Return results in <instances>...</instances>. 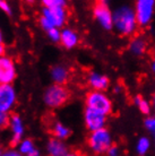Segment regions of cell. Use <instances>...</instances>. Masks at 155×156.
<instances>
[{"label": "cell", "instance_id": "6da1fadb", "mask_svg": "<svg viewBox=\"0 0 155 156\" xmlns=\"http://www.w3.org/2000/svg\"><path fill=\"white\" fill-rule=\"evenodd\" d=\"M113 28L120 35H134L138 28L135 9L129 5H122L113 12Z\"/></svg>", "mask_w": 155, "mask_h": 156}, {"label": "cell", "instance_id": "7a4b0ae2", "mask_svg": "<svg viewBox=\"0 0 155 156\" xmlns=\"http://www.w3.org/2000/svg\"><path fill=\"white\" fill-rule=\"evenodd\" d=\"M113 145L111 133L106 128L100 129L89 133L87 137V146L93 152L94 155L106 154L110 147Z\"/></svg>", "mask_w": 155, "mask_h": 156}, {"label": "cell", "instance_id": "3957f363", "mask_svg": "<svg viewBox=\"0 0 155 156\" xmlns=\"http://www.w3.org/2000/svg\"><path fill=\"white\" fill-rule=\"evenodd\" d=\"M86 109H91L108 117L112 112V101L104 92L91 90L85 98Z\"/></svg>", "mask_w": 155, "mask_h": 156}, {"label": "cell", "instance_id": "277c9868", "mask_svg": "<svg viewBox=\"0 0 155 156\" xmlns=\"http://www.w3.org/2000/svg\"><path fill=\"white\" fill-rule=\"evenodd\" d=\"M70 98V92L68 88H66L63 85H54L50 86L45 93H44V102L49 108L56 109V108H60Z\"/></svg>", "mask_w": 155, "mask_h": 156}, {"label": "cell", "instance_id": "5b68a950", "mask_svg": "<svg viewBox=\"0 0 155 156\" xmlns=\"http://www.w3.org/2000/svg\"><path fill=\"white\" fill-rule=\"evenodd\" d=\"M134 9H135L138 26L146 27L154 18L155 1L154 0H137Z\"/></svg>", "mask_w": 155, "mask_h": 156}, {"label": "cell", "instance_id": "8992f818", "mask_svg": "<svg viewBox=\"0 0 155 156\" xmlns=\"http://www.w3.org/2000/svg\"><path fill=\"white\" fill-rule=\"evenodd\" d=\"M93 16L104 30L110 31L113 28V12L106 1H97L94 5Z\"/></svg>", "mask_w": 155, "mask_h": 156}, {"label": "cell", "instance_id": "52a82bcc", "mask_svg": "<svg viewBox=\"0 0 155 156\" xmlns=\"http://www.w3.org/2000/svg\"><path fill=\"white\" fill-rule=\"evenodd\" d=\"M16 77L14 60L9 57H0V85H10Z\"/></svg>", "mask_w": 155, "mask_h": 156}, {"label": "cell", "instance_id": "ba28073f", "mask_svg": "<svg viewBox=\"0 0 155 156\" xmlns=\"http://www.w3.org/2000/svg\"><path fill=\"white\" fill-rule=\"evenodd\" d=\"M84 121H85L86 128L91 133L105 128L106 123V117L103 114L99 113L96 111H93L91 109H85L84 112Z\"/></svg>", "mask_w": 155, "mask_h": 156}, {"label": "cell", "instance_id": "9c48e42d", "mask_svg": "<svg viewBox=\"0 0 155 156\" xmlns=\"http://www.w3.org/2000/svg\"><path fill=\"white\" fill-rule=\"evenodd\" d=\"M43 17L47 18L53 27H61L67 20V10L66 7L57 8H43Z\"/></svg>", "mask_w": 155, "mask_h": 156}, {"label": "cell", "instance_id": "30bf717a", "mask_svg": "<svg viewBox=\"0 0 155 156\" xmlns=\"http://www.w3.org/2000/svg\"><path fill=\"white\" fill-rule=\"evenodd\" d=\"M16 102V93L12 85H0V110L9 112Z\"/></svg>", "mask_w": 155, "mask_h": 156}, {"label": "cell", "instance_id": "8fae6325", "mask_svg": "<svg viewBox=\"0 0 155 156\" xmlns=\"http://www.w3.org/2000/svg\"><path fill=\"white\" fill-rule=\"evenodd\" d=\"M87 80L92 90H97V92H104L110 86V79L105 75L99 74V73H91L88 75Z\"/></svg>", "mask_w": 155, "mask_h": 156}, {"label": "cell", "instance_id": "7c38bea8", "mask_svg": "<svg viewBox=\"0 0 155 156\" xmlns=\"http://www.w3.org/2000/svg\"><path fill=\"white\" fill-rule=\"evenodd\" d=\"M10 127H12V130H13V137H12V141H10V146L15 147L16 145L20 141L24 133L23 122H22V119H20V117L18 114H14V115L10 117Z\"/></svg>", "mask_w": 155, "mask_h": 156}, {"label": "cell", "instance_id": "4fadbf2b", "mask_svg": "<svg viewBox=\"0 0 155 156\" xmlns=\"http://www.w3.org/2000/svg\"><path fill=\"white\" fill-rule=\"evenodd\" d=\"M78 42H79V37L75 31L70 28H65L61 31L60 43L62 44V47H65L66 49H73L77 45Z\"/></svg>", "mask_w": 155, "mask_h": 156}, {"label": "cell", "instance_id": "5bb4252c", "mask_svg": "<svg viewBox=\"0 0 155 156\" xmlns=\"http://www.w3.org/2000/svg\"><path fill=\"white\" fill-rule=\"evenodd\" d=\"M48 151L50 156H65L68 153L66 144L60 139L51 138L48 143Z\"/></svg>", "mask_w": 155, "mask_h": 156}, {"label": "cell", "instance_id": "9a60e30c", "mask_svg": "<svg viewBox=\"0 0 155 156\" xmlns=\"http://www.w3.org/2000/svg\"><path fill=\"white\" fill-rule=\"evenodd\" d=\"M129 51L134 55L140 57L147 51V42L142 36H136L129 43Z\"/></svg>", "mask_w": 155, "mask_h": 156}, {"label": "cell", "instance_id": "2e32d148", "mask_svg": "<svg viewBox=\"0 0 155 156\" xmlns=\"http://www.w3.org/2000/svg\"><path fill=\"white\" fill-rule=\"evenodd\" d=\"M51 76L57 85H63L69 80V70L66 67L56 66L51 70Z\"/></svg>", "mask_w": 155, "mask_h": 156}, {"label": "cell", "instance_id": "e0dca14e", "mask_svg": "<svg viewBox=\"0 0 155 156\" xmlns=\"http://www.w3.org/2000/svg\"><path fill=\"white\" fill-rule=\"evenodd\" d=\"M50 131L52 133L53 138H57V139H60V140H63V139L68 138L70 136V133H71V131H70L69 129L67 128V127H65L60 122H56L52 126Z\"/></svg>", "mask_w": 155, "mask_h": 156}, {"label": "cell", "instance_id": "ac0fdd59", "mask_svg": "<svg viewBox=\"0 0 155 156\" xmlns=\"http://www.w3.org/2000/svg\"><path fill=\"white\" fill-rule=\"evenodd\" d=\"M134 103H135V105L138 108L140 112L145 115H151V112H152V103L147 101V100H145L143 96H140V95H137L135 96L134 98Z\"/></svg>", "mask_w": 155, "mask_h": 156}, {"label": "cell", "instance_id": "d6986e66", "mask_svg": "<svg viewBox=\"0 0 155 156\" xmlns=\"http://www.w3.org/2000/svg\"><path fill=\"white\" fill-rule=\"evenodd\" d=\"M151 149V139L148 137H140L136 144V153L139 156L146 155Z\"/></svg>", "mask_w": 155, "mask_h": 156}, {"label": "cell", "instance_id": "ffe728a7", "mask_svg": "<svg viewBox=\"0 0 155 156\" xmlns=\"http://www.w3.org/2000/svg\"><path fill=\"white\" fill-rule=\"evenodd\" d=\"M34 149V146H33V143L30 139H25L20 143V154H30Z\"/></svg>", "mask_w": 155, "mask_h": 156}, {"label": "cell", "instance_id": "44dd1931", "mask_svg": "<svg viewBox=\"0 0 155 156\" xmlns=\"http://www.w3.org/2000/svg\"><path fill=\"white\" fill-rule=\"evenodd\" d=\"M42 4L45 8L66 7V2L63 0H43Z\"/></svg>", "mask_w": 155, "mask_h": 156}, {"label": "cell", "instance_id": "7402d4cb", "mask_svg": "<svg viewBox=\"0 0 155 156\" xmlns=\"http://www.w3.org/2000/svg\"><path fill=\"white\" fill-rule=\"evenodd\" d=\"M144 126L150 133H155V115H147L144 120Z\"/></svg>", "mask_w": 155, "mask_h": 156}, {"label": "cell", "instance_id": "603a6c76", "mask_svg": "<svg viewBox=\"0 0 155 156\" xmlns=\"http://www.w3.org/2000/svg\"><path fill=\"white\" fill-rule=\"evenodd\" d=\"M8 125H10V118L6 112L0 110V129L7 128Z\"/></svg>", "mask_w": 155, "mask_h": 156}, {"label": "cell", "instance_id": "cb8c5ba5", "mask_svg": "<svg viewBox=\"0 0 155 156\" xmlns=\"http://www.w3.org/2000/svg\"><path fill=\"white\" fill-rule=\"evenodd\" d=\"M48 35H49V37H50L53 42H59L60 41V36H61V32L59 31L57 27H53L51 28L50 31H48Z\"/></svg>", "mask_w": 155, "mask_h": 156}, {"label": "cell", "instance_id": "d4e9b609", "mask_svg": "<svg viewBox=\"0 0 155 156\" xmlns=\"http://www.w3.org/2000/svg\"><path fill=\"white\" fill-rule=\"evenodd\" d=\"M105 155H106V156H120V149H119V147H118V146H114V145H112V146L110 147V149L106 152V154H105Z\"/></svg>", "mask_w": 155, "mask_h": 156}, {"label": "cell", "instance_id": "484cf974", "mask_svg": "<svg viewBox=\"0 0 155 156\" xmlns=\"http://www.w3.org/2000/svg\"><path fill=\"white\" fill-rule=\"evenodd\" d=\"M0 8L4 10L6 14H8V15H10L12 14V9H10V6L6 2V1H1L0 2Z\"/></svg>", "mask_w": 155, "mask_h": 156}, {"label": "cell", "instance_id": "4316f807", "mask_svg": "<svg viewBox=\"0 0 155 156\" xmlns=\"http://www.w3.org/2000/svg\"><path fill=\"white\" fill-rule=\"evenodd\" d=\"M1 156H22V154H20V152H16V151H14V149H10V151L5 152Z\"/></svg>", "mask_w": 155, "mask_h": 156}, {"label": "cell", "instance_id": "83f0119b", "mask_svg": "<svg viewBox=\"0 0 155 156\" xmlns=\"http://www.w3.org/2000/svg\"><path fill=\"white\" fill-rule=\"evenodd\" d=\"M65 156H86L84 153L79 152V151H71V152H68Z\"/></svg>", "mask_w": 155, "mask_h": 156}, {"label": "cell", "instance_id": "f1b7e54d", "mask_svg": "<svg viewBox=\"0 0 155 156\" xmlns=\"http://www.w3.org/2000/svg\"><path fill=\"white\" fill-rule=\"evenodd\" d=\"M26 156H40V154H39V152H38V151L34 148L31 153H30V154H27Z\"/></svg>", "mask_w": 155, "mask_h": 156}, {"label": "cell", "instance_id": "f546056e", "mask_svg": "<svg viewBox=\"0 0 155 156\" xmlns=\"http://www.w3.org/2000/svg\"><path fill=\"white\" fill-rule=\"evenodd\" d=\"M5 53V47L2 45V43H0V57H4Z\"/></svg>", "mask_w": 155, "mask_h": 156}, {"label": "cell", "instance_id": "4dcf8cb0", "mask_svg": "<svg viewBox=\"0 0 155 156\" xmlns=\"http://www.w3.org/2000/svg\"><path fill=\"white\" fill-rule=\"evenodd\" d=\"M151 67H152V70H153V73L155 74V59H153V61H152Z\"/></svg>", "mask_w": 155, "mask_h": 156}, {"label": "cell", "instance_id": "1f68e13d", "mask_svg": "<svg viewBox=\"0 0 155 156\" xmlns=\"http://www.w3.org/2000/svg\"><path fill=\"white\" fill-rule=\"evenodd\" d=\"M152 108H153L155 111V94L153 95V98H152Z\"/></svg>", "mask_w": 155, "mask_h": 156}, {"label": "cell", "instance_id": "d6a6232c", "mask_svg": "<svg viewBox=\"0 0 155 156\" xmlns=\"http://www.w3.org/2000/svg\"><path fill=\"white\" fill-rule=\"evenodd\" d=\"M2 42V34H1V31H0V43Z\"/></svg>", "mask_w": 155, "mask_h": 156}, {"label": "cell", "instance_id": "836d02e7", "mask_svg": "<svg viewBox=\"0 0 155 156\" xmlns=\"http://www.w3.org/2000/svg\"><path fill=\"white\" fill-rule=\"evenodd\" d=\"M2 154H4V153H2V149H1V146H0V156L2 155Z\"/></svg>", "mask_w": 155, "mask_h": 156}, {"label": "cell", "instance_id": "e575fe53", "mask_svg": "<svg viewBox=\"0 0 155 156\" xmlns=\"http://www.w3.org/2000/svg\"><path fill=\"white\" fill-rule=\"evenodd\" d=\"M153 140H154V145H155V133H153Z\"/></svg>", "mask_w": 155, "mask_h": 156}, {"label": "cell", "instance_id": "d590c367", "mask_svg": "<svg viewBox=\"0 0 155 156\" xmlns=\"http://www.w3.org/2000/svg\"><path fill=\"white\" fill-rule=\"evenodd\" d=\"M95 156H102V155H95Z\"/></svg>", "mask_w": 155, "mask_h": 156}, {"label": "cell", "instance_id": "8d00e7d4", "mask_svg": "<svg viewBox=\"0 0 155 156\" xmlns=\"http://www.w3.org/2000/svg\"><path fill=\"white\" fill-rule=\"evenodd\" d=\"M0 2H1V0H0Z\"/></svg>", "mask_w": 155, "mask_h": 156}, {"label": "cell", "instance_id": "74e56055", "mask_svg": "<svg viewBox=\"0 0 155 156\" xmlns=\"http://www.w3.org/2000/svg\"><path fill=\"white\" fill-rule=\"evenodd\" d=\"M154 51H155V49H154Z\"/></svg>", "mask_w": 155, "mask_h": 156}]
</instances>
